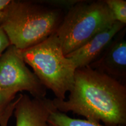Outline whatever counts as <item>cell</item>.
Listing matches in <instances>:
<instances>
[{
    "label": "cell",
    "instance_id": "obj_8",
    "mask_svg": "<svg viewBox=\"0 0 126 126\" xmlns=\"http://www.w3.org/2000/svg\"><path fill=\"white\" fill-rule=\"evenodd\" d=\"M126 28V25L116 22L111 27L99 33L82 46L67 56L76 70L88 67L101 56L116 36Z\"/></svg>",
    "mask_w": 126,
    "mask_h": 126
},
{
    "label": "cell",
    "instance_id": "obj_10",
    "mask_svg": "<svg viewBox=\"0 0 126 126\" xmlns=\"http://www.w3.org/2000/svg\"><path fill=\"white\" fill-rule=\"evenodd\" d=\"M115 21L126 23V0H105Z\"/></svg>",
    "mask_w": 126,
    "mask_h": 126
},
{
    "label": "cell",
    "instance_id": "obj_12",
    "mask_svg": "<svg viewBox=\"0 0 126 126\" xmlns=\"http://www.w3.org/2000/svg\"><path fill=\"white\" fill-rule=\"evenodd\" d=\"M16 103V99H15L8 107L4 115L0 120V126H8L9 120L13 114Z\"/></svg>",
    "mask_w": 126,
    "mask_h": 126
},
{
    "label": "cell",
    "instance_id": "obj_9",
    "mask_svg": "<svg viewBox=\"0 0 126 126\" xmlns=\"http://www.w3.org/2000/svg\"><path fill=\"white\" fill-rule=\"evenodd\" d=\"M48 123L51 126H110L102 125L100 123L88 120L74 119L57 109L53 110L50 113Z\"/></svg>",
    "mask_w": 126,
    "mask_h": 126
},
{
    "label": "cell",
    "instance_id": "obj_4",
    "mask_svg": "<svg viewBox=\"0 0 126 126\" xmlns=\"http://www.w3.org/2000/svg\"><path fill=\"white\" fill-rule=\"evenodd\" d=\"M116 22L105 0H77L67 9L55 34L67 56Z\"/></svg>",
    "mask_w": 126,
    "mask_h": 126
},
{
    "label": "cell",
    "instance_id": "obj_14",
    "mask_svg": "<svg viewBox=\"0 0 126 126\" xmlns=\"http://www.w3.org/2000/svg\"><path fill=\"white\" fill-rule=\"evenodd\" d=\"M11 0H0V12L10 2Z\"/></svg>",
    "mask_w": 126,
    "mask_h": 126
},
{
    "label": "cell",
    "instance_id": "obj_3",
    "mask_svg": "<svg viewBox=\"0 0 126 126\" xmlns=\"http://www.w3.org/2000/svg\"><path fill=\"white\" fill-rule=\"evenodd\" d=\"M25 63L29 65L41 83L54 94L58 100H65L74 81L76 68L63 53L56 34L41 43L20 50Z\"/></svg>",
    "mask_w": 126,
    "mask_h": 126
},
{
    "label": "cell",
    "instance_id": "obj_13",
    "mask_svg": "<svg viewBox=\"0 0 126 126\" xmlns=\"http://www.w3.org/2000/svg\"><path fill=\"white\" fill-rule=\"evenodd\" d=\"M10 45V42L7 36L4 31L0 28V57Z\"/></svg>",
    "mask_w": 126,
    "mask_h": 126
},
{
    "label": "cell",
    "instance_id": "obj_7",
    "mask_svg": "<svg viewBox=\"0 0 126 126\" xmlns=\"http://www.w3.org/2000/svg\"><path fill=\"white\" fill-rule=\"evenodd\" d=\"M56 109L51 99L34 98L26 94L16 97L14 110L16 126H51L48 123L50 113Z\"/></svg>",
    "mask_w": 126,
    "mask_h": 126
},
{
    "label": "cell",
    "instance_id": "obj_6",
    "mask_svg": "<svg viewBox=\"0 0 126 126\" xmlns=\"http://www.w3.org/2000/svg\"><path fill=\"white\" fill-rule=\"evenodd\" d=\"M124 28L113 39L99 57L88 67L122 83L126 78V42Z\"/></svg>",
    "mask_w": 126,
    "mask_h": 126
},
{
    "label": "cell",
    "instance_id": "obj_1",
    "mask_svg": "<svg viewBox=\"0 0 126 126\" xmlns=\"http://www.w3.org/2000/svg\"><path fill=\"white\" fill-rule=\"evenodd\" d=\"M67 100L54 98L58 111L72 112L106 126L126 124V86L117 80L89 67L75 70Z\"/></svg>",
    "mask_w": 126,
    "mask_h": 126
},
{
    "label": "cell",
    "instance_id": "obj_11",
    "mask_svg": "<svg viewBox=\"0 0 126 126\" xmlns=\"http://www.w3.org/2000/svg\"><path fill=\"white\" fill-rule=\"evenodd\" d=\"M16 93L11 91L0 89V120L9 105L15 100Z\"/></svg>",
    "mask_w": 126,
    "mask_h": 126
},
{
    "label": "cell",
    "instance_id": "obj_2",
    "mask_svg": "<svg viewBox=\"0 0 126 126\" xmlns=\"http://www.w3.org/2000/svg\"><path fill=\"white\" fill-rule=\"evenodd\" d=\"M65 12L51 1L11 0L0 12V28L11 45L25 50L54 34Z\"/></svg>",
    "mask_w": 126,
    "mask_h": 126
},
{
    "label": "cell",
    "instance_id": "obj_5",
    "mask_svg": "<svg viewBox=\"0 0 126 126\" xmlns=\"http://www.w3.org/2000/svg\"><path fill=\"white\" fill-rule=\"evenodd\" d=\"M0 89L26 91L34 98L46 97L47 89L26 66L20 50L10 45L0 57Z\"/></svg>",
    "mask_w": 126,
    "mask_h": 126
}]
</instances>
